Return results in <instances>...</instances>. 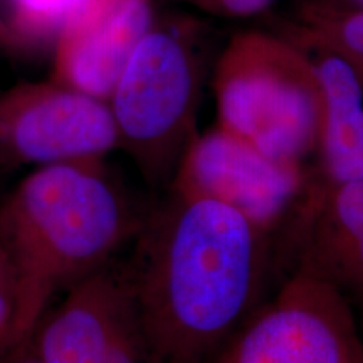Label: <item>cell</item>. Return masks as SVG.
<instances>
[{
    "label": "cell",
    "instance_id": "cell-1",
    "mask_svg": "<svg viewBox=\"0 0 363 363\" xmlns=\"http://www.w3.org/2000/svg\"><path fill=\"white\" fill-rule=\"evenodd\" d=\"M271 230L169 187L125 266L152 363H208L259 308Z\"/></svg>",
    "mask_w": 363,
    "mask_h": 363
},
{
    "label": "cell",
    "instance_id": "cell-2",
    "mask_svg": "<svg viewBox=\"0 0 363 363\" xmlns=\"http://www.w3.org/2000/svg\"><path fill=\"white\" fill-rule=\"evenodd\" d=\"M143 217L103 160L38 167L22 179L0 202V240L17 279L9 347L33 335L59 293L110 264Z\"/></svg>",
    "mask_w": 363,
    "mask_h": 363
},
{
    "label": "cell",
    "instance_id": "cell-3",
    "mask_svg": "<svg viewBox=\"0 0 363 363\" xmlns=\"http://www.w3.org/2000/svg\"><path fill=\"white\" fill-rule=\"evenodd\" d=\"M219 126L259 152L305 167L316 157L321 89L308 54L293 40L240 33L214 76Z\"/></svg>",
    "mask_w": 363,
    "mask_h": 363
},
{
    "label": "cell",
    "instance_id": "cell-4",
    "mask_svg": "<svg viewBox=\"0 0 363 363\" xmlns=\"http://www.w3.org/2000/svg\"><path fill=\"white\" fill-rule=\"evenodd\" d=\"M199 89L201 62L192 30L162 24L133 49L108 98L118 147L155 187L170 185L195 136Z\"/></svg>",
    "mask_w": 363,
    "mask_h": 363
},
{
    "label": "cell",
    "instance_id": "cell-5",
    "mask_svg": "<svg viewBox=\"0 0 363 363\" xmlns=\"http://www.w3.org/2000/svg\"><path fill=\"white\" fill-rule=\"evenodd\" d=\"M208 363H363V338L337 289L293 271Z\"/></svg>",
    "mask_w": 363,
    "mask_h": 363
},
{
    "label": "cell",
    "instance_id": "cell-6",
    "mask_svg": "<svg viewBox=\"0 0 363 363\" xmlns=\"http://www.w3.org/2000/svg\"><path fill=\"white\" fill-rule=\"evenodd\" d=\"M115 148L108 101L56 81L21 83L0 93V167L103 160Z\"/></svg>",
    "mask_w": 363,
    "mask_h": 363
},
{
    "label": "cell",
    "instance_id": "cell-7",
    "mask_svg": "<svg viewBox=\"0 0 363 363\" xmlns=\"http://www.w3.org/2000/svg\"><path fill=\"white\" fill-rule=\"evenodd\" d=\"M169 187L224 203L274 233L296 211L310 180L305 167L266 155L217 126L194 136Z\"/></svg>",
    "mask_w": 363,
    "mask_h": 363
},
{
    "label": "cell",
    "instance_id": "cell-8",
    "mask_svg": "<svg viewBox=\"0 0 363 363\" xmlns=\"http://www.w3.org/2000/svg\"><path fill=\"white\" fill-rule=\"evenodd\" d=\"M30 338L43 363H152L125 266L108 264L67 289Z\"/></svg>",
    "mask_w": 363,
    "mask_h": 363
},
{
    "label": "cell",
    "instance_id": "cell-9",
    "mask_svg": "<svg viewBox=\"0 0 363 363\" xmlns=\"http://www.w3.org/2000/svg\"><path fill=\"white\" fill-rule=\"evenodd\" d=\"M152 22V0H79L54 40L52 81L108 101Z\"/></svg>",
    "mask_w": 363,
    "mask_h": 363
},
{
    "label": "cell",
    "instance_id": "cell-10",
    "mask_svg": "<svg viewBox=\"0 0 363 363\" xmlns=\"http://www.w3.org/2000/svg\"><path fill=\"white\" fill-rule=\"evenodd\" d=\"M294 220V271L335 288L363 315V179L310 184Z\"/></svg>",
    "mask_w": 363,
    "mask_h": 363
},
{
    "label": "cell",
    "instance_id": "cell-11",
    "mask_svg": "<svg viewBox=\"0 0 363 363\" xmlns=\"http://www.w3.org/2000/svg\"><path fill=\"white\" fill-rule=\"evenodd\" d=\"M294 44L310 56L321 89L318 180L326 185L362 180L363 81L338 54L313 44Z\"/></svg>",
    "mask_w": 363,
    "mask_h": 363
},
{
    "label": "cell",
    "instance_id": "cell-12",
    "mask_svg": "<svg viewBox=\"0 0 363 363\" xmlns=\"http://www.w3.org/2000/svg\"><path fill=\"white\" fill-rule=\"evenodd\" d=\"M293 40L338 54L350 62L363 81V9L347 11L316 2L308 4Z\"/></svg>",
    "mask_w": 363,
    "mask_h": 363
},
{
    "label": "cell",
    "instance_id": "cell-13",
    "mask_svg": "<svg viewBox=\"0 0 363 363\" xmlns=\"http://www.w3.org/2000/svg\"><path fill=\"white\" fill-rule=\"evenodd\" d=\"M0 44L39 49L56 40L79 0H2Z\"/></svg>",
    "mask_w": 363,
    "mask_h": 363
},
{
    "label": "cell",
    "instance_id": "cell-14",
    "mask_svg": "<svg viewBox=\"0 0 363 363\" xmlns=\"http://www.w3.org/2000/svg\"><path fill=\"white\" fill-rule=\"evenodd\" d=\"M17 313V279L12 261L0 240V350L9 347Z\"/></svg>",
    "mask_w": 363,
    "mask_h": 363
},
{
    "label": "cell",
    "instance_id": "cell-15",
    "mask_svg": "<svg viewBox=\"0 0 363 363\" xmlns=\"http://www.w3.org/2000/svg\"><path fill=\"white\" fill-rule=\"evenodd\" d=\"M202 11L222 17H249L259 13L274 0H189Z\"/></svg>",
    "mask_w": 363,
    "mask_h": 363
},
{
    "label": "cell",
    "instance_id": "cell-16",
    "mask_svg": "<svg viewBox=\"0 0 363 363\" xmlns=\"http://www.w3.org/2000/svg\"><path fill=\"white\" fill-rule=\"evenodd\" d=\"M0 363H43V360L35 352L33 338L29 337L24 342L0 350Z\"/></svg>",
    "mask_w": 363,
    "mask_h": 363
},
{
    "label": "cell",
    "instance_id": "cell-17",
    "mask_svg": "<svg viewBox=\"0 0 363 363\" xmlns=\"http://www.w3.org/2000/svg\"><path fill=\"white\" fill-rule=\"evenodd\" d=\"M313 2L335 9H347V11H358V9H363V0H313Z\"/></svg>",
    "mask_w": 363,
    "mask_h": 363
}]
</instances>
